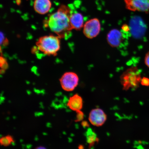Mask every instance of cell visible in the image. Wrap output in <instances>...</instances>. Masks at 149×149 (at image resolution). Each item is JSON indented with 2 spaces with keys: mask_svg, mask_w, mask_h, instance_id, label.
Listing matches in <instances>:
<instances>
[{
  "mask_svg": "<svg viewBox=\"0 0 149 149\" xmlns=\"http://www.w3.org/2000/svg\"><path fill=\"white\" fill-rule=\"evenodd\" d=\"M141 84L144 86H149V79L146 77L143 78L141 81Z\"/></svg>",
  "mask_w": 149,
  "mask_h": 149,
  "instance_id": "18",
  "label": "cell"
},
{
  "mask_svg": "<svg viewBox=\"0 0 149 149\" xmlns=\"http://www.w3.org/2000/svg\"><path fill=\"white\" fill-rule=\"evenodd\" d=\"M130 29L132 34L136 38L143 37L146 32V26L140 17H133L130 20Z\"/></svg>",
  "mask_w": 149,
  "mask_h": 149,
  "instance_id": "4",
  "label": "cell"
},
{
  "mask_svg": "<svg viewBox=\"0 0 149 149\" xmlns=\"http://www.w3.org/2000/svg\"><path fill=\"white\" fill-rule=\"evenodd\" d=\"M34 149H47L45 147L43 146H38L36 147Z\"/></svg>",
  "mask_w": 149,
  "mask_h": 149,
  "instance_id": "21",
  "label": "cell"
},
{
  "mask_svg": "<svg viewBox=\"0 0 149 149\" xmlns=\"http://www.w3.org/2000/svg\"><path fill=\"white\" fill-rule=\"evenodd\" d=\"M81 125H82L84 127H88V123L86 122V121H82V122L81 123Z\"/></svg>",
  "mask_w": 149,
  "mask_h": 149,
  "instance_id": "20",
  "label": "cell"
},
{
  "mask_svg": "<svg viewBox=\"0 0 149 149\" xmlns=\"http://www.w3.org/2000/svg\"><path fill=\"white\" fill-rule=\"evenodd\" d=\"M145 63L146 66L149 68V52L146 54L145 56Z\"/></svg>",
  "mask_w": 149,
  "mask_h": 149,
  "instance_id": "19",
  "label": "cell"
},
{
  "mask_svg": "<svg viewBox=\"0 0 149 149\" xmlns=\"http://www.w3.org/2000/svg\"><path fill=\"white\" fill-rule=\"evenodd\" d=\"M14 138L10 135H7L1 138L0 144L1 146L7 147L10 146L14 142Z\"/></svg>",
  "mask_w": 149,
  "mask_h": 149,
  "instance_id": "14",
  "label": "cell"
},
{
  "mask_svg": "<svg viewBox=\"0 0 149 149\" xmlns=\"http://www.w3.org/2000/svg\"><path fill=\"white\" fill-rule=\"evenodd\" d=\"M126 8L132 11L149 13V0H124Z\"/></svg>",
  "mask_w": 149,
  "mask_h": 149,
  "instance_id": "7",
  "label": "cell"
},
{
  "mask_svg": "<svg viewBox=\"0 0 149 149\" xmlns=\"http://www.w3.org/2000/svg\"><path fill=\"white\" fill-rule=\"evenodd\" d=\"M1 72H4L8 68V64L6 59L2 57L1 56Z\"/></svg>",
  "mask_w": 149,
  "mask_h": 149,
  "instance_id": "15",
  "label": "cell"
},
{
  "mask_svg": "<svg viewBox=\"0 0 149 149\" xmlns=\"http://www.w3.org/2000/svg\"><path fill=\"white\" fill-rule=\"evenodd\" d=\"M79 149H84L83 146H81V145H80V146L79 147Z\"/></svg>",
  "mask_w": 149,
  "mask_h": 149,
  "instance_id": "22",
  "label": "cell"
},
{
  "mask_svg": "<svg viewBox=\"0 0 149 149\" xmlns=\"http://www.w3.org/2000/svg\"><path fill=\"white\" fill-rule=\"evenodd\" d=\"M61 39L57 35H53L42 36L37 40L36 46L45 55L55 56L60 49Z\"/></svg>",
  "mask_w": 149,
  "mask_h": 149,
  "instance_id": "2",
  "label": "cell"
},
{
  "mask_svg": "<svg viewBox=\"0 0 149 149\" xmlns=\"http://www.w3.org/2000/svg\"><path fill=\"white\" fill-rule=\"evenodd\" d=\"M107 120V115L103 110L100 108L93 109L89 113L88 120L93 126H102L105 123Z\"/></svg>",
  "mask_w": 149,
  "mask_h": 149,
  "instance_id": "6",
  "label": "cell"
},
{
  "mask_svg": "<svg viewBox=\"0 0 149 149\" xmlns=\"http://www.w3.org/2000/svg\"><path fill=\"white\" fill-rule=\"evenodd\" d=\"M101 26L97 18L92 19L87 21L84 26L83 33L87 38H95L100 33Z\"/></svg>",
  "mask_w": 149,
  "mask_h": 149,
  "instance_id": "5",
  "label": "cell"
},
{
  "mask_svg": "<svg viewBox=\"0 0 149 149\" xmlns=\"http://www.w3.org/2000/svg\"><path fill=\"white\" fill-rule=\"evenodd\" d=\"M70 21L72 29L79 31L84 26L83 16L81 13H72L70 15Z\"/></svg>",
  "mask_w": 149,
  "mask_h": 149,
  "instance_id": "12",
  "label": "cell"
},
{
  "mask_svg": "<svg viewBox=\"0 0 149 149\" xmlns=\"http://www.w3.org/2000/svg\"><path fill=\"white\" fill-rule=\"evenodd\" d=\"M72 13L68 6H61L56 12L50 15L47 19L44 20L45 26L49 28L61 38H68L72 30L70 21Z\"/></svg>",
  "mask_w": 149,
  "mask_h": 149,
  "instance_id": "1",
  "label": "cell"
},
{
  "mask_svg": "<svg viewBox=\"0 0 149 149\" xmlns=\"http://www.w3.org/2000/svg\"><path fill=\"white\" fill-rule=\"evenodd\" d=\"M59 81L63 90L67 92H71L77 86L79 78L74 72H66L61 76Z\"/></svg>",
  "mask_w": 149,
  "mask_h": 149,
  "instance_id": "3",
  "label": "cell"
},
{
  "mask_svg": "<svg viewBox=\"0 0 149 149\" xmlns=\"http://www.w3.org/2000/svg\"><path fill=\"white\" fill-rule=\"evenodd\" d=\"M76 122H79L82 121L84 118V113L81 111H78L76 112Z\"/></svg>",
  "mask_w": 149,
  "mask_h": 149,
  "instance_id": "16",
  "label": "cell"
},
{
  "mask_svg": "<svg viewBox=\"0 0 149 149\" xmlns=\"http://www.w3.org/2000/svg\"><path fill=\"white\" fill-rule=\"evenodd\" d=\"M122 78V83L125 89L137 87L141 81L140 74L135 72H126Z\"/></svg>",
  "mask_w": 149,
  "mask_h": 149,
  "instance_id": "8",
  "label": "cell"
},
{
  "mask_svg": "<svg viewBox=\"0 0 149 149\" xmlns=\"http://www.w3.org/2000/svg\"><path fill=\"white\" fill-rule=\"evenodd\" d=\"M52 6L50 0H35L33 8L38 13L44 15L49 12Z\"/></svg>",
  "mask_w": 149,
  "mask_h": 149,
  "instance_id": "11",
  "label": "cell"
},
{
  "mask_svg": "<svg viewBox=\"0 0 149 149\" xmlns=\"http://www.w3.org/2000/svg\"><path fill=\"white\" fill-rule=\"evenodd\" d=\"M86 141L87 143L92 146L94 145L95 143L97 141V136L96 134L91 128H88L86 133Z\"/></svg>",
  "mask_w": 149,
  "mask_h": 149,
  "instance_id": "13",
  "label": "cell"
},
{
  "mask_svg": "<svg viewBox=\"0 0 149 149\" xmlns=\"http://www.w3.org/2000/svg\"><path fill=\"white\" fill-rule=\"evenodd\" d=\"M8 41L7 38H6L3 33L1 32V44H3V45L6 46L8 44Z\"/></svg>",
  "mask_w": 149,
  "mask_h": 149,
  "instance_id": "17",
  "label": "cell"
},
{
  "mask_svg": "<svg viewBox=\"0 0 149 149\" xmlns=\"http://www.w3.org/2000/svg\"><path fill=\"white\" fill-rule=\"evenodd\" d=\"M107 38L108 43L112 47H118L122 41V33L117 29L111 30L108 33Z\"/></svg>",
  "mask_w": 149,
  "mask_h": 149,
  "instance_id": "9",
  "label": "cell"
},
{
  "mask_svg": "<svg viewBox=\"0 0 149 149\" xmlns=\"http://www.w3.org/2000/svg\"><path fill=\"white\" fill-rule=\"evenodd\" d=\"M67 107L74 111H81L83 107V98L77 94L70 97L67 102Z\"/></svg>",
  "mask_w": 149,
  "mask_h": 149,
  "instance_id": "10",
  "label": "cell"
}]
</instances>
